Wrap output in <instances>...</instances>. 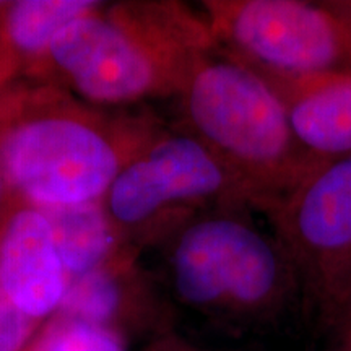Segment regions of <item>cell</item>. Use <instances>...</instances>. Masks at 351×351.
I'll return each instance as SVG.
<instances>
[{"instance_id":"1","label":"cell","mask_w":351,"mask_h":351,"mask_svg":"<svg viewBox=\"0 0 351 351\" xmlns=\"http://www.w3.org/2000/svg\"><path fill=\"white\" fill-rule=\"evenodd\" d=\"M163 122L152 109H103L19 78L0 88V171L8 200L36 208L101 202Z\"/></svg>"},{"instance_id":"2","label":"cell","mask_w":351,"mask_h":351,"mask_svg":"<svg viewBox=\"0 0 351 351\" xmlns=\"http://www.w3.org/2000/svg\"><path fill=\"white\" fill-rule=\"evenodd\" d=\"M217 47L200 8L174 0L104 3L69 25L29 80L103 109L176 99L192 69Z\"/></svg>"},{"instance_id":"3","label":"cell","mask_w":351,"mask_h":351,"mask_svg":"<svg viewBox=\"0 0 351 351\" xmlns=\"http://www.w3.org/2000/svg\"><path fill=\"white\" fill-rule=\"evenodd\" d=\"M174 101L178 125L225 165L254 212L265 217L328 163L302 147L275 91L218 44Z\"/></svg>"},{"instance_id":"4","label":"cell","mask_w":351,"mask_h":351,"mask_svg":"<svg viewBox=\"0 0 351 351\" xmlns=\"http://www.w3.org/2000/svg\"><path fill=\"white\" fill-rule=\"evenodd\" d=\"M252 213L245 207L212 210L158 247L179 300L232 326H263L300 300L283 245Z\"/></svg>"},{"instance_id":"5","label":"cell","mask_w":351,"mask_h":351,"mask_svg":"<svg viewBox=\"0 0 351 351\" xmlns=\"http://www.w3.org/2000/svg\"><path fill=\"white\" fill-rule=\"evenodd\" d=\"M101 202L121 239L140 254L158 249L199 215L252 210L225 165L199 138L165 121L129 156Z\"/></svg>"},{"instance_id":"6","label":"cell","mask_w":351,"mask_h":351,"mask_svg":"<svg viewBox=\"0 0 351 351\" xmlns=\"http://www.w3.org/2000/svg\"><path fill=\"white\" fill-rule=\"evenodd\" d=\"M315 324L351 350V155L319 168L267 215Z\"/></svg>"},{"instance_id":"7","label":"cell","mask_w":351,"mask_h":351,"mask_svg":"<svg viewBox=\"0 0 351 351\" xmlns=\"http://www.w3.org/2000/svg\"><path fill=\"white\" fill-rule=\"evenodd\" d=\"M223 51L289 75L351 73V16L333 0H204Z\"/></svg>"},{"instance_id":"8","label":"cell","mask_w":351,"mask_h":351,"mask_svg":"<svg viewBox=\"0 0 351 351\" xmlns=\"http://www.w3.org/2000/svg\"><path fill=\"white\" fill-rule=\"evenodd\" d=\"M69 275L41 208L8 200L0 213V289L29 319L59 313Z\"/></svg>"},{"instance_id":"9","label":"cell","mask_w":351,"mask_h":351,"mask_svg":"<svg viewBox=\"0 0 351 351\" xmlns=\"http://www.w3.org/2000/svg\"><path fill=\"white\" fill-rule=\"evenodd\" d=\"M241 62L275 91L307 152L324 161L351 155V73L289 75Z\"/></svg>"},{"instance_id":"10","label":"cell","mask_w":351,"mask_h":351,"mask_svg":"<svg viewBox=\"0 0 351 351\" xmlns=\"http://www.w3.org/2000/svg\"><path fill=\"white\" fill-rule=\"evenodd\" d=\"M142 254L127 247L90 274L69 280L59 313L122 332V324L150 313V280L140 265Z\"/></svg>"},{"instance_id":"11","label":"cell","mask_w":351,"mask_h":351,"mask_svg":"<svg viewBox=\"0 0 351 351\" xmlns=\"http://www.w3.org/2000/svg\"><path fill=\"white\" fill-rule=\"evenodd\" d=\"M99 5L95 0H12L0 2V39L20 78L28 77L57 36Z\"/></svg>"},{"instance_id":"12","label":"cell","mask_w":351,"mask_h":351,"mask_svg":"<svg viewBox=\"0 0 351 351\" xmlns=\"http://www.w3.org/2000/svg\"><path fill=\"white\" fill-rule=\"evenodd\" d=\"M41 210L51 225L57 252L69 280L99 269L130 247L121 239L103 202Z\"/></svg>"},{"instance_id":"13","label":"cell","mask_w":351,"mask_h":351,"mask_svg":"<svg viewBox=\"0 0 351 351\" xmlns=\"http://www.w3.org/2000/svg\"><path fill=\"white\" fill-rule=\"evenodd\" d=\"M26 351H127L122 332L57 313L39 327Z\"/></svg>"},{"instance_id":"14","label":"cell","mask_w":351,"mask_h":351,"mask_svg":"<svg viewBox=\"0 0 351 351\" xmlns=\"http://www.w3.org/2000/svg\"><path fill=\"white\" fill-rule=\"evenodd\" d=\"M41 326L21 313L0 289V351H26Z\"/></svg>"},{"instance_id":"15","label":"cell","mask_w":351,"mask_h":351,"mask_svg":"<svg viewBox=\"0 0 351 351\" xmlns=\"http://www.w3.org/2000/svg\"><path fill=\"white\" fill-rule=\"evenodd\" d=\"M145 351H204L197 348L192 343H187L182 339H178L174 335H166L163 339L156 340L155 343L148 346Z\"/></svg>"},{"instance_id":"16","label":"cell","mask_w":351,"mask_h":351,"mask_svg":"<svg viewBox=\"0 0 351 351\" xmlns=\"http://www.w3.org/2000/svg\"><path fill=\"white\" fill-rule=\"evenodd\" d=\"M20 73L15 64L12 62L10 56L7 54L5 47H3L2 39H0V88L8 85V83L19 80Z\"/></svg>"},{"instance_id":"17","label":"cell","mask_w":351,"mask_h":351,"mask_svg":"<svg viewBox=\"0 0 351 351\" xmlns=\"http://www.w3.org/2000/svg\"><path fill=\"white\" fill-rule=\"evenodd\" d=\"M7 204H8V191H7L5 181H3L2 171H0V213H2V210L7 207Z\"/></svg>"},{"instance_id":"18","label":"cell","mask_w":351,"mask_h":351,"mask_svg":"<svg viewBox=\"0 0 351 351\" xmlns=\"http://www.w3.org/2000/svg\"><path fill=\"white\" fill-rule=\"evenodd\" d=\"M333 3H335L341 12H345L346 15L351 16V0H333Z\"/></svg>"},{"instance_id":"19","label":"cell","mask_w":351,"mask_h":351,"mask_svg":"<svg viewBox=\"0 0 351 351\" xmlns=\"http://www.w3.org/2000/svg\"><path fill=\"white\" fill-rule=\"evenodd\" d=\"M350 351H351V350H350Z\"/></svg>"}]
</instances>
